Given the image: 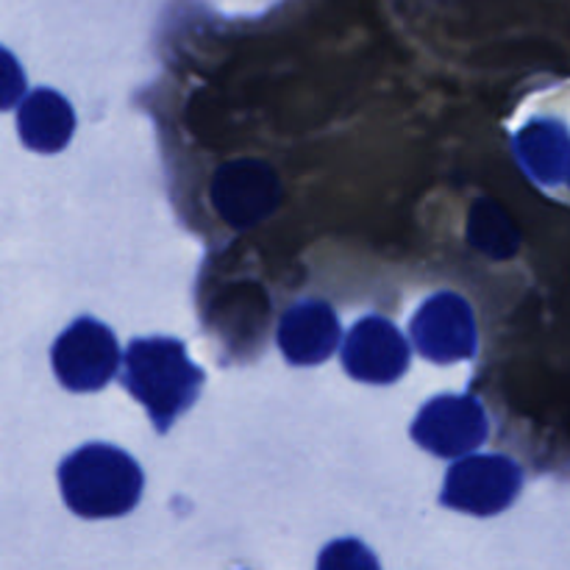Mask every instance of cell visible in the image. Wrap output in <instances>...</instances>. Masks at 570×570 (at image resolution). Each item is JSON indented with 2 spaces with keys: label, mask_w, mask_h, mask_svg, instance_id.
<instances>
[{
  "label": "cell",
  "mask_w": 570,
  "mask_h": 570,
  "mask_svg": "<svg viewBox=\"0 0 570 570\" xmlns=\"http://www.w3.org/2000/svg\"><path fill=\"white\" fill-rule=\"evenodd\" d=\"M122 384L148 410L156 432L165 434L178 415L198 401L204 371L176 337H139L128 345Z\"/></svg>",
  "instance_id": "6da1fadb"
},
{
  "label": "cell",
  "mask_w": 570,
  "mask_h": 570,
  "mask_svg": "<svg viewBox=\"0 0 570 570\" xmlns=\"http://www.w3.org/2000/svg\"><path fill=\"white\" fill-rule=\"evenodd\" d=\"M65 504L81 518H120L139 504L145 476L134 456L106 443L72 451L59 465Z\"/></svg>",
  "instance_id": "7a4b0ae2"
},
{
  "label": "cell",
  "mask_w": 570,
  "mask_h": 570,
  "mask_svg": "<svg viewBox=\"0 0 570 570\" xmlns=\"http://www.w3.org/2000/svg\"><path fill=\"white\" fill-rule=\"evenodd\" d=\"M523 488V471L515 460L504 454L460 456V462L445 473L443 501L449 510L468 515L490 518L515 504Z\"/></svg>",
  "instance_id": "3957f363"
},
{
  "label": "cell",
  "mask_w": 570,
  "mask_h": 570,
  "mask_svg": "<svg viewBox=\"0 0 570 570\" xmlns=\"http://www.w3.org/2000/svg\"><path fill=\"white\" fill-rule=\"evenodd\" d=\"M50 362L61 387L70 393H95L115 379L120 367V345L106 323L78 317L56 337Z\"/></svg>",
  "instance_id": "277c9868"
},
{
  "label": "cell",
  "mask_w": 570,
  "mask_h": 570,
  "mask_svg": "<svg viewBox=\"0 0 570 570\" xmlns=\"http://www.w3.org/2000/svg\"><path fill=\"white\" fill-rule=\"evenodd\" d=\"M490 421L473 395H434L412 421V440L440 460H460L488 440Z\"/></svg>",
  "instance_id": "5b68a950"
},
{
  "label": "cell",
  "mask_w": 570,
  "mask_h": 570,
  "mask_svg": "<svg viewBox=\"0 0 570 570\" xmlns=\"http://www.w3.org/2000/svg\"><path fill=\"white\" fill-rule=\"evenodd\" d=\"M212 206L237 232L259 226L282 204V181L259 159L226 161L212 178Z\"/></svg>",
  "instance_id": "8992f818"
},
{
  "label": "cell",
  "mask_w": 570,
  "mask_h": 570,
  "mask_svg": "<svg viewBox=\"0 0 570 570\" xmlns=\"http://www.w3.org/2000/svg\"><path fill=\"white\" fill-rule=\"evenodd\" d=\"M410 334L421 356L438 365L473 360L479 351L476 315L460 293H438L423 301L412 315Z\"/></svg>",
  "instance_id": "52a82bcc"
},
{
  "label": "cell",
  "mask_w": 570,
  "mask_h": 570,
  "mask_svg": "<svg viewBox=\"0 0 570 570\" xmlns=\"http://www.w3.org/2000/svg\"><path fill=\"white\" fill-rule=\"evenodd\" d=\"M340 356H343L345 373L356 382L393 384L410 367L412 351L393 321L382 315H367L345 334Z\"/></svg>",
  "instance_id": "ba28073f"
},
{
  "label": "cell",
  "mask_w": 570,
  "mask_h": 570,
  "mask_svg": "<svg viewBox=\"0 0 570 570\" xmlns=\"http://www.w3.org/2000/svg\"><path fill=\"white\" fill-rule=\"evenodd\" d=\"M340 340V317L326 301H298L278 321L276 343L289 365H321L337 351Z\"/></svg>",
  "instance_id": "9c48e42d"
},
{
  "label": "cell",
  "mask_w": 570,
  "mask_h": 570,
  "mask_svg": "<svg viewBox=\"0 0 570 570\" xmlns=\"http://www.w3.org/2000/svg\"><path fill=\"white\" fill-rule=\"evenodd\" d=\"M17 131L26 148L56 154L70 145L72 131H76V111L70 100L56 89H33L17 109Z\"/></svg>",
  "instance_id": "30bf717a"
},
{
  "label": "cell",
  "mask_w": 570,
  "mask_h": 570,
  "mask_svg": "<svg viewBox=\"0 0 570 570\" xmlns=\"http://www.w3.org/2000/svg\"><path fill=\"white\" fill-rule=\"evenodd\" d=\"M512 145H515L518 161L527 167V173L534 181L546 184V187L560 181L568 148L562 126L551 120H532L515 134Z\"/></svg>",
  "instance_id": "8fae6325"
},
{
  "label": "cell",
  "mask_w": 570,
  "mask_h": 570,
  "mask_svg": "<svg viewBox=\"0 0 570 570\" xmlns=\"http://www.w3.org/2000/svg\"><path fill=\"white\" fill-rule=\"evenodd\" d=\"M468 237H471V243L476 245L482 254L490 256H507L515 250V237H512L504 215H501L490 200H484V204H479L476 209L471 212Z\"/></svg>",
  "instance_id": "7c38bea8"
},
{
  "label": "cell",
  "mask_w": 570,
  "mask_h": 570,
  "mask_svg": "<svg viewBox=\"0 0 570 570\" xmlns=\"http://www.w3.org/2000/svg\"><path fill=\"white\" fill-rule=\"evenodd\" d=\"M317 570H382L376 554L362 540H332L317 557Z\"/></svg>",
  "instance_id": "4fadbf2b"
},
{
  "label": "cell",
  "mask_w": 570,
  "mask_h": 570,
  "mask_svg": "<svg viewBox=\"0 0 570 570\" xmlns=\"http://www.w3.org/2000/svg\"><path fill=\"white\" fill-rule=\"evenodd\" d=\"M22 92H26V72L17 56L0 45V111L20 104Z\"/></svg>",
  "instance_id": "5bb4252c"
}]
</instances>
